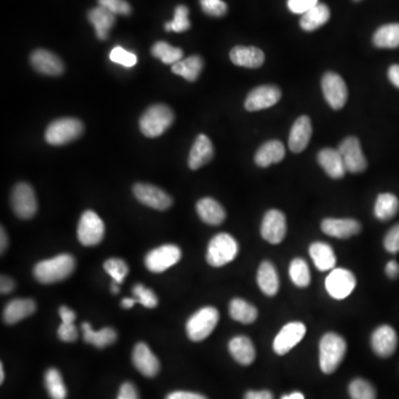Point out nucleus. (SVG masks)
<instances>
[{
	"instance_id": "1",
	"label": "nucleus",
	"mask_w": 399,
	"mask_h": 399,
	"mask_svg": "<svg viewBox=\"0 0 399 399\" xmlns=\"http://www.w3.org/2000/svg\"><path fill=\"white\" fill-rule=\"evenodd\" d=\"M75 269V261L73 256L61 254L36 264L33 275L41 283L53 284L68 279Z\"/></svg>"
},
{
	"instance_id": "2",
	"label": "nucleus",
	"mask_w": 399,
	"mask_h": 399,
	"mask_svg": "<svg viewBox=\"0 0 399 399\" xmlns=\"http://www.w3.org/2000/svg\"><path fill=\"white\" fill-rule=\"evenodd\" d=\"M174 121V113L170 107L162 103L149 107L140 118L141 132L148 138H156L164 134Z\"/></svg>"
},
{
	"instance_id": "3",
	"label": "nucleus",
	"mask_w": 399,
	"mask_h": 399,
	"mask_svg": "<svg viewBox=\"0 0 399 399\" xmlns=\"http://www.w3.org/2000/svg\"><path fill=\"white\" fill-rule=\"evenodd\" d=\"M346 354V341L335 333L321 337L319 343V365L321 372L331 374L339 368Z\"/></svg>"
},
{
	"instance_id": "4",
	"label": "nucleus",
	"mask_w": 399,
	"mask_h": 399,
	"mask_svg": "<svg viewBox=\"0 0 399 399\" xmlns=\"http://www.w3.org/2000/svg\"><path fill=\"white\" fill-rule=\"evenodd\" d=\"M239 253V245L233 236L220 233L210 241L206 253V261L214 267H221L235 259Z\"/></svg>"
},
{
	"instance_id": "5",
	"label": "nucleus",
	"mask_w": 399,
	"mask_h": 399,
	"mask_svg": "<svg viewBox=\"0 0 399 399\" xmlns=\"http://www.w3.org/2000/svg\"><path fill=\"white\" fill-rule=\"evenodd\" d=\"M83 124L75 118H61L49 124L45 139L51 146H63L83 134Z\"/></svg>"
},
{
	"instance_id": "6",
	"label": "nucleus",
	"mask_w": 399,
	"mask_h": 399,
	"mask_svg": "<svg viewBox=\"0 0 399 399\" xmlns=\"http://www.w3.org/2000/svg\"><path fill=\"white\" fill-rule=\"evenodd\" d=\"M220 314L214 307L198 309L186 323V334L193 341H201L211 335L218 323Z\"/></svg>"
},
{
	"instance_id": "7",
	"label": "nucleus",
	"mask_w": 399,
	"mask_h": 399,
	"mask_svg": "<svg viewBox=\"0 0 399 399\" xmlns=\"http://www.w3.org/2000/svg\"><path fill=\"white\" fill-rule=\"evenodd\" d=\"M77 234L79 242L83 245H98L105 236V223L96 212H83L79 221Z\"/></svg>"
},
{
	"instance_id": "8",
	"label": "nucleus",
	"mask_w": 399,
	"mask_h": 399,
	"mask_svg": "<svg viewBox=\"0 0 399 399\" xmlns=\"http://www.w3.org/2000/svg\"><path fill=\"white\" fill-rule=\"evenodd\" d=\"M181 250L174 244H166L147 254L146 266L152 273H162L181 260Z\"/></svg>"
},
{
	"instance_id": "9",
	"label": "nucleus",
	"mask_w": 399,
	"mask_h": 399,
	"mask_svg": "<svg viewBox=\"0 0 399 399\" xmlns=\"http://www.w3.org/2000/svg\"><path fill=\"white\" fill-rule=\"evenodd\" d=\"M11 206L18 218L23 220L33 218L38 210L37 198L33 186L28 183H18L11 193Z\"/></svg>"
},
{
	"instance_id": "10",
	"label": "nucleus",
	"mask_w": 399,
	"mask_h": 399,
	"mask_svg": "<svg viewBox=\"0 0 399 399\" xmlns=\"http://www.w3.org/2000/svg\"><path fill=\"white\" fill-rule=\"evenodd\" d=\"M321 90L325 100L334 110H339L345 106L347 101V85L344 79L339 73L329 71L321 79Z\"/></svg>"
},
{
	"instance_id": "11",
	"label": "nucleus",
	"mask_w": 399,
	"mask_h": 399,
	"mask_svg": "<svg viewBox=\"0 0 399 399\" xmlns=\"http://www.w3.org/2000/svg\"><path fill=\"white\" fill-rule=\"evenodd\" d=\"M346 171L351 174H361L367 169L366 156L363 154L361 142L356 137H349L341 141L339 149Z\"/></svg>"
},
{
	"instance_id": "12",
	"label": "nucleus",
	"mask_w": 399,
	"mask_h": 399,
	"mask_svg": "<svg viewBox=\"0 0 399 399\" xmlns=\"http://www.w3.org/2000/svg\"><path fill=\"white\" fill-rule=\"evenodd\" d=\"M133 193L141 203L159 211L168 210L172 206V198L158 186L148 183H137L133 186Z\"/></svg>"
},
{
	"instance_id": "13",
	"label": "nucleus",
	"mask_w": 399,
	"mask_h": 399,
	"mask_svg": "<svg viewBox=\"0 0 399 399\" xmlns=\"http://www.w3.org/2000/svg\"><path fill=\"white\" fill-rule=\"evenodd\" d=\"M281 97L282 91L277 85H260L248 95L244 106L248 111L263 110L277 105Z\"/></svg>"
},
{
	"instance_id": "14",
	"label": "nucleus",
	"mask_w": 399,
	"mask_h": 399,
	"mask_svg": "<svg viewBox=\"0 0 399 399\" xmlns=\"http://www.w3.org/2000/svg\"><path fill=\"white\" fill-rule=\"evenodd\" d=\"M325 287L331 297L343 299L349 297L356 287L354 274L349 270L334 269L325 281Z\"/></svg>"
},
{
	"instance_id": "15",
	"label": "nucleus",
	"mask_w": 399,
	"mask_h": 399,
	"mask_svg": "<svg viewBox=\"0 0 399 399\" xmlns=\"http://www.w3.org/2000/svg\"><path fill=\"white\" fill-rule=\"evenodd\" d=\"M261 235L271 244H279L287 235V218L279 210H270L264 216Z\"/></svg>"
},
{
	"instance_id": "16",
	"label": "nucleus",
	"mask_w": 399,
	"mask_h": 399,
	"mask_svg": "<svg viewBox=\"0 0 399 399\" xmlns=\"http://www.w3.org/2000/svg\"><path fill=\"white\" fill-rule=\"evenodd\" d=\"M307 333V327L303 323L293 321L285 325L274 339L273 349L277 355H285L295 345L299 344Z\"/></svg>"
},
{
	"instance_id": "17",
	"label": "nucleus",
	"mask_w": 399,
	"mask_h": 399,
	"mask_svg": "<svg viewBox=\"0 0 399 399\" xmlns=\"http://www.w3.org/2000/svg\"><path fill=\"white\" fill-rule=\"evenodd\" d=\"M132 362L141 374L146 377H154L160 371L158 357L144 343H138L132 351Z\"/></svg>"
},
{
	"instance_id": "18",
	"label": "nucleus",
	"mask_w": 399,
	"mask_h": 399,
	"mask_svg": "<svg viewBox=\"0 0 399 399\" xmlns=\"http://www.w3.org/2000/svg\"><path fill=\"white\" fill-rule=\"evenodd\" d=\"M31 63L39 73L51 77L60 75L65 65L58 55L45 49H37L31 55Z\"/></svg>"
},
{
	"instance_id": "19",
	"label": "nucleus",
	"mask_w": 399,
	"mask_h": 399,
	"mask_svg": "<svg viewBox=\"0 0 399 399\" xmlns=\"http://www.w3.org/2000/svg\"><path fill=\"white\" fill-rule=\"evenodd\" d=\"M362 230V225L353 218H325L321 222V231L336 239H349L356 235Z\"/></svg>"
},
{
	"instance_id": "20",
	"label": "nucleus",
	"mask_w": 399,
	"mask_h": 399,
	"mask_svg": "<svg viewBox=\"0 0 399 399\" xmlns=\"http://www.w3.org/2000/svg\"><path fill=\"white\" fill-rule=\"evenodd\" d=\"M312 122L309 117L301 116L294 122L289 137V150L294 154H301L309 146L311 140Z\"/></svg>"
},
{
	"instance_id": "21",
	"label": "nucleus",
	"mask_w": 399,
	"mask_h": 399,
	"mask_svg": "<svg viewBox=\"0 0 399 399\" xmlns=\"http://www.w3.org/2000/svg\"><path fill=\"white\" fill-rule=\"evenodd\" d=\"M373 351L381 357H389L394 354L397 349L396 331L388 325H383L375 329L372 335Z\"/></svg>"
},
{
	"instance_id": "22",
	"label": "nucleus",
	"mask_w": 399,
	"mask_h": 399,
	"mask_svg": "<svg viewBox=\"0 0 399 399\" xmlns=\"http://www.w3.org/2000/svg\"><path fill=\"white\" fill-rule=\"evenodd\" d=\"M214 156L213 144L206 134H198L188 154V166L198 170L211 162Z\"/></svg>"
},
{
	"instance_id": "23",
	"label": "nucleus",
	"mask_w": 399,
	"mask_h": 399,
	"mask_svg": "<svg viewBox=\"0 0 399 399\" xmlns=\"http://www.w3.org/2000/svg\"><path fill=\"white\" fill-rule=\"evenodd\" d=\"M232 63L244 68L257 69L265 61V55L261 49L256 47L236 46L230 53Z\"/></svg>"
},
{
	"instance_id": "24",
	"label": "nucleus",
	"mask_w": 399,
	"mask_h": 399,
	"mask_svg": "<svg viewBox=\"0 0 399 399\" xmlns=\"http://www.w3.org/2000/svg\"><path fill=\"white\" fill-rule=\"evenodd\" d=\"M37 307L33 299H13L6 305L5 309H4V321L9 325L17 324L23 319L33 315Z\"/></svg>"
},
{
	"instance_id": "25",
	"label": "nucleus",
	"mask_w": 399,
	"mask_h": 399,
	"mask_svg": "<svg viewBox=\"0 0 399 399\" xmlns=\"http://www.w3.org/2000/svg\"><path fill=\"white\" fill-rule=\"evenodd\" d=\"M317 161L319 166L331 179H341L345 176L346 168L339 150L331 148L323 149L317 154Z\"/></svg>"
},
{
	"instance_id": "26",
	"label": "nucleus",
	"mask_w": 399,
	"mask_h": 399,
	"mask_svg": "<svg viewBox=\"0 0 399 399\" xmlns=\"http://www.w3.org/2000/svg\"><path fill=\"white\" fill-rule=\"evenodd\" d=\"M285 156V147L279 140H270L256 152L254 160L261 168H267L271 164H279Z\"/></svg>"
},
{
	"instance_id": "27",
	"label": "nucleus",
	"mask_w": 399,
	"mask_h": 399,
	"mask_svg": "<svg viewBox=\"0 0 399 399\" xmlns=\"http://www.w3.org/2000/svg\"><path fill=\"white\" fill-rule=\"evenodd\" d=\"M88 19L91 25L95 27L97 37L100 41H106L108 38L109 31L116 23V15L109 11L106 8L98 7L92 8L88 13Z\"/></svg>"
},
{
	"instance_id": "28",
	"label": "nucleus",
	"mask_w": 399,
	"mask_h": 399,
	"mask_svg": "<svg viewBox=\"0 0 399 399\" xmlns=\"http://www.w3.org/2000/svg\"><path fill=\"white\" fill-rule=\"evenodd\" d=\"M196 212L202 221L210 225H220L225 220L223 206L212 198H203L196 203Z\"/></svg>"
},
{
	"instance_id": "29",
	"label": "nucleus",
	"mask_w": 399,
	"mask_h": 399,
	"mask_svg": "<svg viewBox=\"0 0 399 399\" xmlns=\"http://www.w3.org/2000/svg\"><path fill=\"white\" fill-rule=\"evenodd\" d=\"M229 351L236 362L244 366H249L255 359V347L249 337L236 336L232 339L229 343Z\"/></svg>"
},
{
	"instance_id": "30",
	"label": "nucleus",
	"mask_w": 399,
	"mask_h": 399,
	"mask_svg": "<svg viewBox=\"0 0 399 399\" xmlns=\"http://www.w3.org/2000/svg\"><path fill=\"white\" fill-rule=\"evenodd\" d=\"M81 327L83 331V341L96 346L97 349H105L109 345H112L118 339L117 331L111 327H105L100 331H93L89 323H83Z\"/></svg>"
},
{
	"instance_id": "31",
	"label": "nucleus",
	"mask_w": 399,
	"mask_h": 399,
	"mask_svg": "<svg viewBox=\"0 0 399 399\" xmlns=\"http://www.w3.org/2000/svg\"><path fill=\"white\" fill-rule=\"evenodd\" d=\"M309 254L319 271H329L336 265V256L329 244L315 242L309 246Z\"/></svg>"
},
{
	"instance_id": "32",
	"label": "nucleus",
	"mask_w": 399,
	"mask_h": 399,
	"mask_svg": "<svg viewBox=\"0 0 399 399\" xmlns=\"http://www.w3.org/2000/svg\"><path fill=\"white\" fill-rule=\"evenodd\" d=\"M257 284L267 297H274L279 291L280 281L277 270L271 262H263L257 272Z\"/></svg>"
},
{
	"instance_id": "33",
	"label": "nucleus",
	"mask_w": 399,
	"mask_h": 399,
	"mask_svg": "<svg viewBox=\"0 0 399 399\" xmlns=\"http://www.w3.org/2000/svg\"><path fill=\"white\" fill-rule=\"evenodd\" d=\"M329 17H331L329 8L324 4H317L302 16L299 25L303 31H314L321 26H324L329 21Z\"/></svg>"
},
{
	"instance_id": "34",
	"label": "nucleus",
	"mask_w": 399,
	"mask_h": 399,
	"mask_svg": "<svg viewBox=\"0 0 399 399\" xmlns=\"http://www.w3.org/2000/svg\"><path fill=\"white\" fill-rule=\"evenodd\" d=\"M203 69V59L200 55H191L172 65V73L181 75L186 80L196 81Z\"/></svg>"
},
{
	"instance_id": "35",
	"label": "nucleus",
	"mask_w": 399,
	"mask_h": 399,
	"mask_svg": "<svg viewBox=\"0 0 399 399\" xmlns=\"http://www.w3.org/2000/svg\"><path fill=\"white\" fill-rule=\"evenodd\" d=\"M377 48L394 49L399 47V23H388L377 29L373 37Z\"/></svg>"
},
{
	"instance_id": "36",
	"label": "nucleus",
	"mask_w": 399,
	"mask_h": 399,
	"mask_svg": "<svg viewBox=\"0 0 399 399\" xmlns=\"http://www.w3.org/2000/svg\"><path fill=\"white\" fill-rule=\"evenodd\" d=\"M399 211L398 198L392 193L379 194L375 203L374 213L381 221H388Z\"/></svg>"
},
{
	"instance_id": "37",
	"label": "nucleus",
	"mask_w": 399,
	"mask_h": 399,
	"mask_svg": "<svg viewBox=\"0 0 399 399\" xmlns=\"http://www.w3.org/2000/svg\"><path fill=\"white\" fill-rule=\"evenodd\" d=\"M230 315L234 321L252 324L257 319V309L244 299H234L230 303Z\"/></svg>"
},
{
	"instance_id": "38",
	"label": "nucleus",
	"mask_w": 399,
	"mask_h": 399,
	"mask_svg": "<svg viewBox=\"0 0 399 399\" xmlns=\"http://www.w3.org/2000/svg\"><path fill=\"white\" fill-rule=\"evenodd\" d=\"M151 53L166 65H174L183 58V50L169 45L166 41H158L152 46Z\"/></svg>"
},
{
	"instance_id": "39",
	"label": "nucleus",
	"mask_w": 399,
	"mask_h": 399,
	"mask_svg": "<svg viewBox=\"0 0 399 399\" xmlns=\"http://www.w3.org/2000/svg\"><path fill=\"white\" fill-rule=\"evenodd\" d=\"M45 386L51 399L67 398V388L58 369L49 368L46 372Z\"/></svg>"
},
{
	"instance_id": "40",
	"label": "nucleus",
	"mask_w": 399,
	"mask_h": 399,
	"mask_svg": "<svg viewBox=\"0 0 399 399\" xmlns=\"http://www.w3.org/2000/svg\"><path fill=\"white\" fill-rule=\"evenodd\" d=\"M289 277L293 283L299 287H307L311 282L309 265L303 259H294L289 265Z\"/></svg>"
},
{
	"instance_id": "41",
	"label": "nucleus",
	"mask_w": 399,
	"mask_h": 399,
	"mask_svg": "<svg viewBox=\"0 0 399 399\" xmlns=\"http://www.w3.org/2000/svg\"><path fill=\"white\" fill-rule=\"evenodd\" d=\"M191 27V23L188 21V8L184 5H179L174 11V21L166 23L164 29L166 31H174V33H183Z\"/></svg>"
},
{
	"instance_id": "42",
	"label": "nucleus",
	"mask_w": 399,
	"mask_h": 399,
	"mask_svg": "<svg viewBox=\"0 0 399 399\" xmlns=\"http://www.w3.org/2000/svg\"><path fill=\"white\" fill-rule=\"evenodd\" d=\"M351 399H376V390L371 383L357 378L349 385Z\"/></svg>"
},
{
	"instance_id": "43",
	"label": "nucleus",
	"mask_w": 399,
	"mask_h": 399,
	"mask_svg": "<svg viewBox=\"0 0 399 399\" xmlns=\"http://www.w3.org/2000/svg\"><path fill=\"white\" fill-rule=\"evenodd\" d=\"M103 267L106 270L107 273L112 277L113 282L118 284L122 283L129 273L128 264L123 260L116 259V257L107 260L103 264Z\"/></svg>"
},
{
	"instance_id": "44",
	"label": "nucleus",
	"mask_w": 399,
	"mask_h": 399,
	"mask_svg": "<svg viewBox=\"0 0 399 399\" xmlns=\"http://www.w3.org/2000/svg\"><path fill=\"white\" fill-rule=\"evenodd\" d=\"M133 297L138 303L147 309H154L158 307V297L152 289L144 287V284H137L132 289Z\"/></svg>"
},
{
	"instance_id": "45",
	"label": "nucleus",
	"mask_w": 399,
	"mask_h": 399,
	"mask_svg": "<svg viewBox=\"0 0 399 399\" xmlns=\"http://www.w3.org/2000/svg\"><path fill=\"white\" fill-rule=\"evenodd\" d=\"M110 60L115 63H119V65L126 67V68H131L133 65H136L138 63V58L134 53H131V51L126 50V49L122 48L120 46L118 47H115L112 50L110 51Z\"/></svg>"
},
{
	"instance_id": "46",
	"label": "nucleus",
	"mask_w": 399,
	"mask_h": 399,
	"mask_svg": "<svg viewBox=\"0 0 399 399\" xmlns=\"http://www.w3.org/2000/svg\"><path fill=\"white\" fill-rule=\"evenodd\" d=\"M202 11L212 17H222L228 13V5L222 0H200Z\"/></svg>"
},
{
	"instance_id": "47",
	"label": "nucleus",
	"mask_w": 399,
	"mask_h": 399,
	"mask_svg": "<svg viewBox=\"0 0 399 399\" xmlns=\"http://www.w3.org/2000/svg\"><path fill=\"white\" fill-rule=\"evenodd\" d=\"M98 4L115 15L128 16L131 14L130 4L126 0H98Z\"/></svg>"
},
{
	"instance_id": "48",
	"label": "nucleus",
	"mask_w": 399,
	"mask_h": 399,
	"mask_svg": "<svg viewBox=\"0 0 399 399\" xmlns=\"http://www.w3.org/2000/svg\"><path fill=\"white\" fill-rule=\"evenodd\" d=\"M385 249L389 253L396 254L399 252V223L393 226L389 230L388 233L385 236L384 240Z\"/></svg>"
},
{
	"instance_id": "49",
	"label": "nucleus",
	"mask_w": 399,
	"mask_h": 399,
	"mask_svg": "<svg viewBox=\"0 0 399 399\" xmlns=\"http://www.w3.org/2000/svg\"><path fill=\"white\" fill-rule=\"evenodd\" d=\"M319 4V0H287V7L293 14L304 15Z\"/></svg>"
},
{
	"instance_id": "50",
	"label": "nucleus",
	"mask_w": 399,
	"mask_h": 399,
	"mask_svg": "<svg viewBox=\"0 0 399 399\" xmlns=\"http://www.w3.org/2000/svg\"><path fill=\"white\" fill-rule=\"evenodd\" d=\"M59 339L63 341L71 343L78 339V331L75 324H68V323H61L58 329Z\"/></svg>"
},
{
	"instance_id": "51",
	"label": "nucleus",
	"mask_w": 399,
	"mask_h": 399,
	"mask_svg": "<svg viewBox=\"0 0 399 399\" xmlns=\"http://www.w3.org/2000/svg\"><path fill=\"white\" fill-rule=\"evenodd\" d=\"M117 399H139L138 390L132 383H124L119 390Z\"/></svg>"
},
{
	"instance_id": "52",
	"label": "nucleus",
	"mask_w": 399,
	"mask_h": 399,
	"mask_svg": "<svg viewBox=\"0 0 399 399\" xmlns=\"http://www.w3.org/2000/svg\"><path fill=\"white\" fill-rule=\"evenodd\" d=\"M166 399H208L206 396L201 394H196V393L183 392V390H179V392H174L169 394Z\"/></svg>"
},
{
	"instance_id": "53",
	"label": "nucleus",
	"mask_w": 399,
	"mask_h": 399,
	"mask_svg": "<svg viewBox=\"0 0 399 399\" xmlns=\"http://www.w3.org/2000/svg\"><path fill=\"white\" fill-rule=\"evenodd\" d=\"M59 314H60L63 323H68V324H75V313L73 309L67 307H61L59 309Z\"/></svg>"
},
{
	"instance_id": "54",
	"label": "nucleus",
	"mask_w": 399,
	"mask_h": 399,
	"mask_svg": "<svg viewBox=\"0 0 399 399\" xmlns=\"http://www.w3.org/2000/svg\"><path fill=\"white\" fill-rule=\"evenodd\" d=\"M14 289H15V282L11 277L3 275L1 279H0V291H1V294H9L14 291Z\"/></svg>"
},
{
	"instance_id": "55",
	"label": "nucleus",
	"mask_w": 399,
	"mask_h": 399,
	"mask_svg": "<svg viewBox=\"0 0 399 399\" xmlns=\"http://www.w3.org/2000/svg\"><path fill=\"white\" fill-rule=\"evenodd\" d=\"M244 399H273V395L269 390H262V392L250 390V392L246 393Z\"/></svg>"
},
{
	"instance_id": "56",
	"label": "nucleus",
	"mask_w": 399,
	"mask_h": 399,
	"mask_svg": "<svg viewBox=\"0 0 399 399\" xmlns=\"http://www.w3.org/2000/svg\"><path fill=\"white\" fill-rule=\"evenodd\" d=\"M388 78L390 83L399 89V65H393L389 67Z\"/></svg>"
},
{
	"instance_id": "57",
	"label": "nucleus",
	"mask_w": 399,
	"mask_h": 399,
	"mask_svg": "<svg viewBox=\"0 0 399 399\" xmlns=\"http://www.w3.org/2000/svg\"><path fill=\"white\" fill-rule=\"evenodd\" d=\"M386 274L389 279L395 280L399 275V265L396 261H390L386 265Z\"/></svg>"
},
{
	"instance_id": "58",
	"label": "nucleus",
	"mask_w": 399,
	"mask_h": 399,
	"mask_svg": "<svg viewBox=\"0 0 399 399\" xmlns=\"http://www.w3.org/2000/svg\"><path fill=\"white\" fill-rule=\"evenodd\" d=\"M1 244H0V251H1V254L5 253L6 250H7L8 246V236L7 233H6L5 229L1 228Z\"/></svg>"
},
{
	"instance_id": "59",
	"label": "nucleus",
	"mask_w": 399,
	"mask_h": 399,
	"mask_svg": "<svg viewBox=\"0 0 399 399\" xmlns=\"http://www.w3.org/2000/svg\"><path fill=\"white\" fill-rule=\"evenodd\" d=\"M136 303H138L136 299H123L121 302V307L126 309H132L133 305Z\"/></svg>"
},
{
	"instance_id": "60",
	"label": "nucleus",
	"mask_w": 399,
	"mask_h": 399,
	"mask_svg": "<svg viewBox=\"0 0 399 399\" xmlns=\"http://www.w3.org/2000/svg\"><path fill=\"white\" fill-rule=\"evenodd\" d=\"M282 399H304V395L297 392L291 395H285L282 397Z\"/></svg>"
},
{
	"instance_id": "61",
	"label": "nucleus",
	"mask_w": 399,
	"mask_h": 399,
	"mask_svg": "<svg viewBox=\"0 0 399 399\" xmlns=\"http://www.w3.org/2000/svg\"><path fill=\"white\" fill-rule=\"evenodd\" d=\"M111 291H112L113 294L119 293V291H120V287H119V284L116 283V282H113L112 285H111Z\"/></svg>"
},
{
	"instance_id": "62",
	"label": "nucleus",
	"mask_w": 399,
	"mask_h": 399,
	"mask_svg": "<svg viewBox=\"0 0 399 399\" xmlns=\"http://www.w3.org/2000/svg\"><path fill=\"white\" fill-rule=\"evenodd\" d=\"M5 381V372H4V365H0V383H4Z\"/></svg>"
},
{
	"instance_id": "63",
	"label": "nucleus",
	"mask_w": 399,
	"mask_h": 399,
	"mask_svg": "<svg viewBox=\"0 0 399 399\" xmlns=\"http://www.w3.org/2000/svg\"><path fill=\"white\" fill-rule=\"evenodd\" d=\"M355 1H361V0H355Z\"/></svg>"
}]
</instances>
